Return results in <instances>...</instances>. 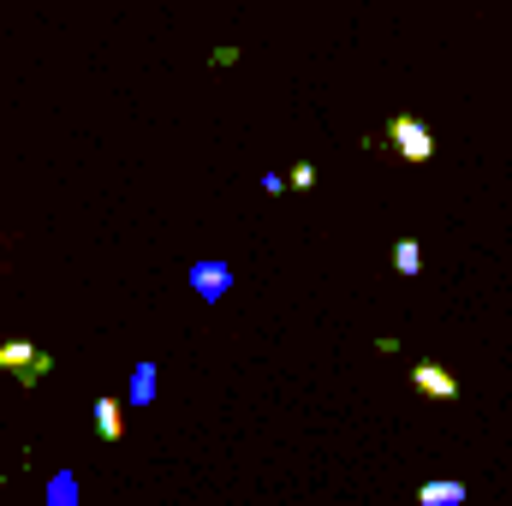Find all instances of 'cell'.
Instances as JSON below:
<instances>
[{"instance_id":"cell-3","label":"cell","mask_w":512,"mask_h":506,"mask_svg":"<svg viewBox=\"0 0 512 506\" xmlns=\"http://www.w3.org/2000/svg\"><path fill=\"white\" fill-rule=\"evenodd\" d=\"M191 292L203 298V304H221L227 298V286H233V262L227 256H203V262H191Z\"/></svg>"},{"instance_id":"cell-8","label":"cell","mask_w":512,"mask_h":506,"mask_svg":"<svg viewBox=\"0 0 512 506\" xmlns=\"http://www.w3.org/2000/svg\"><path fill=\"white\" fill-rule=\"evenodd\" d=\"M393 268H399L405 280H417V274H423V245H417V239H399V245H393Z\"/></svg>"},{"instance_id":"cell-7","label":"cell","mask_w":512,"mask_h":506,"mask_svg":"<svg viewBox=\"0 0 512 506\" xmlns=\"http://www.w3.org/2000/svg\"><path fill=\"white\" fill-rule=\"evenodd\" d=\"M155 381H161V370H155V364H149V358H143V364H137V370H131V405H155Z\"/></svg>"},{"instance_id":"cell-2","label":"cell","mask_w":512,"mask_h":506,"mask_svg":"<svg viewBox=\"0 0 512 506\" xmlns=\"http://www.w3.org/2000/svg\"><path fill=\"white\" fill-rule=\"evenodd\" d=\"M387 137H393V149L411 161V167H423L429 155H435V131L423 126L417 114H393V126H387Z\"/></svg>"},{"instance_id":"cell-6","label":"cell","mask_w":512,"mask_h":506,"mask_svg":"<svg viewBox=\"0 0 512 506\" xmlns=\"http://www.w3.org/2000/svg\"><path fill=\"white\" fill-rule=\"evenodd\" d=\"M96 435H102V441H120V435H126V411H120V399H96Z\"/></svg>"},{"instance_id":"cell-9","label":"cell","mask_w":512,"mask_h":506,"mask_svg":"<svg viewBox=\"0 0 512 506\" xmlns=\"http://www.w3.org/2000/svg\"><path fill=\"white\" fill-rule=\"evenodd\" d=\"M48 506H78V477H72V471H60V477L48 483Z\"/></svg>"},{"instance_id":"cell-1","label":"cell","mask_w":512,"mask_h":506,"mask_svg":"<svg viewBox=\"0 0 512 506\" xmlns=\"http://www.w3.org/2000/svg\"><path fill=\"white\" fill-rule=\"evenodd\" d=\"M0 370L18 376L24 387H36V381L54 370V358H48L42 346H30V340H6V346H0Z\"/></svg>"},{"instance_id":"cell-10","label":"cell","mask_w":512,"mask_h":506,"mask_svg":"<svg viewBox=\"0 0 512 506\" xmlns=\"http://www.w3.org/2000/svg\"><path fill=\"white\" fill-rule=\"evenodd\" d=\"M310 185H316V167H310V161H304V167H292V173H286V191H310Z\"/></svg>"},{"instance_id":"cell-4","label":"cell","mask_w":512,"mask_h":506,"mask_svg":"<svg viewBox=\"0 0 512 506\" xmlns=\"http://www.w3.org/2000/svg\"><path fill=\"white\" fill-rule=\"evenodd\" d=\"M411 387H417L423 399H459V376H453L447 364H417V370H411Z\"/></svg>"},{"instance_id":"cell-5","label":"cell","mask_w":512,"mask_h":506,"mask_svg":"<svg viewBox=\"0 0 512 506\" xmlns=\"http://www.w3.org/2000/svg\"><path fill=\"white\" fill-rule=\"evenodd\" d=\"M465 501H471V489L459 477H435V483L417 489V506H465Z\"/></svg>"}]
</instances>
